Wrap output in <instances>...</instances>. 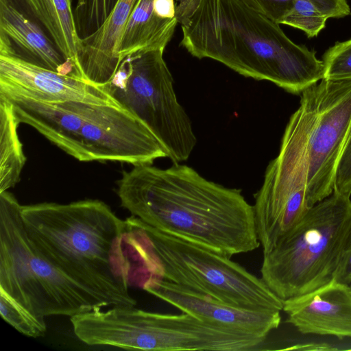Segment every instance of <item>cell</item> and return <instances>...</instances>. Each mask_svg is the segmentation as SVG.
I'll use <instances>...</instances> for the list:
<instances>
[{
    "label": "cell",
    "instance_id": "cell-1",
    "mask_svg": "<svg viewBox=\"0 0 351 351\" xmlns=\"http://www.w3.org/2000/svg\"><path fill=\"white\" fill-rule=\"evenodd\" d=\"M121 205L164 232L229 258L257 249L253 206L186 165H134L118 181Z\"/></svg>",
    "mask_w": 351,
    "mask_h": 351
},
{
    "label": "cell",
    "instance_id": "cell-2",
    "mask_svg": "<svg viewBox=\"0 0 351 351\" xmlns=\"http://www.w3.org/2000/svg\"><path fill=\"white\" fill-rule=\"evenodd\" d=\"M180 45L199 59L211 58L237 73L267 80L293 94L323 79L315 51L293 42L245 0H176Z\"/></svg>",
    "mask_w": 351,
    "mask_h": 351
},
{
    "label": "cell",
    "instance_id": "cell-3",
    "mask_svg": "<svg viewBox=\"0 0 351 351\" xmlns=\"http://www.w3.org/2000/svg\"><path fill=\"white\" fill-rule=\"evenodd\" d=\"M24 226L39 253L104 308L135 306L129 293L125 222L98 199L21 207Z\"/></svg>",
    "mask_w": 351,
    "mask_h": 351
},
{
    "label": "cell",
    "instance_id": "cell-4",
    "mask_svg": "<svg viewBox=\"0 0 351 351\" xmlns=\"http://www.w3.org/2000/svg\"><path fill=\"white\" fill-rule=\"evenodd\" d=\"M0 95L12 104L20 123L33 127L80 161L111 160L134 166L167 157L149 129L120 106Z\"/></svg>",
    "mask_w": 351,
    "mask_h": 351
},
{
    "label": "cell",
    "instance_id": "cell-5",
    "mask_svg": "<svg viewBox=\"0 0 351 351\" xmlns=\"http://www.w3.org/2000/svg\"><path fill=\"white\" fill-rule=\"evenodd\" d=\"M351 217V200L332 193L314 205L267 254L261 278L283 302L335 279Z\"/></svg>",
    "mask_w": 351,
    "mask_h": 351
},
{
    "label": "cell",
    "instance_id": "cell-6",
    "mask_svg": "<svg viewBox=\"0 0 351 351\" xmlns=\"http://www.w3.org/2000/svg\"><path fill=\"white\" fill-rule=\"evenodd\" d=\"M130 218L162 278L237 308L282 311L283 301L262 278L230 258Z\"/></svg>",
    "mask_w": 351,
    "mask_h": 351
},
{
    "label": "cell",
    "instance_id": "cell-7",
    "mask_svg": "<svg viewBox=\"0 0 351 351\" xmlns=\"http://www.w3.org/2000/svg\"><path fill=\"white\" fill-rule=\"evenodd\" d=\"M21 207L11 193L1 194L0 290L43 319L104 308L39 253L26 232Z\"/></svg>",
    "mask_w": 351,
    "mask_h": 351
},
{
    "label": "cell",
    "instance_id": "cell-8",
    "mask_svg": "<svg viewBox=\"0 0 351 351\" xmlns=\"http://www.w3.org/2000/svg\"><path fill=\"white\" fill-rule=\"evenodd\" d=\"M94 346L157 351H248L266 338L221 328L183 313L150 312L135 306L94 311L88 322Z\"/></svg>",
    "mask_w": 351,
    "mask_h": 351
},
{
    "label": "cell",
    "instance_id": "cell-9",
    "mask_svg": "<svg viewBox=\"0 0 351 351\" xmlns=\"http://www.w3.org/2000/svg\"><path fill=\"white\" fill-rule=\"evenodd\" d=\"M164 50H152L123 60L102 87L121 108L141 121L173 163L186 160L197 138L179 103Z\"/></svg>",
    "mask_w": 351,
    "mask_h": 351
},
{
    "label": "cell",
    "instance_id": "cell-10",
    "mask_svg": "<svg viewBox=\"0 0 351 351\" xmlns=\"http://www.w3.org/2000/svg\"><path fill=\"white\" fill-rule=\"evenodd\" d=\"M311 114L301 97L286 126L279 153L268 165L254 195L256 230L263 254L275 248L312 208L307 191Z\"/></svg>",
    "mask_w": 351,
    "mask_h": 351
},
{
    "label": "cell",
    "instance_id": "cell-11",
    "mask_svg": "<svg viewBox=\"0 0 351 351\" xmlns=\"http://www.w3.org/2000/svg\"><path fill=\"white\" fill-rule=\"evenodd\" d=\"M301 97L311 114L307 191L313 207L333 193L337 166L351 137V80L322 79Z\"/></svg>",
    "mask_w": 351,
    "mask_h": 351
},
{
    "label": "cell",
    "instance_id": "cell-12",
    "mask_svg": "<svg viewBox=\"0 0 351 351\" xmlns=\"http://www.w3.org/2000/svg\"><path fill=\"white\" fill-rule=\"evenodd\" d=\"M0 94L47 103L84 101L120 106L102 86L5 53H0Z\"/></svg>",
    "mask_w": 351,
    "mask_h": 351
},
{
    "label": "cell",
    "instance_id": "cell-13",
    "mask_svg": "<svg viewBox=\"0 0 351 351\" xmlns=\"http://www.w3.org/2000/svg\"><path fill=\"white\" fill-rule=\"evenodd\" d=\"M142 288L202 322L265 338L281 321L280 311L237 308L163 278H150Z\"/></svg>",
    "mask_w": 351,
    "mask_h": 351
},
{
    "label": "cell",
    "instance_id": "cell-14",
    "mask_svg": "<svg viewBox=\"0 0 351 351\" xmlns=\"http://www.w3.org/2000/svg\"><path fill=\"white\" fill-rule=\"evenodd\" d=\"M0 53L80 77L74 65L65 58L20 0H0Z\"/></svg>",
    "mask_w": 351,
    "mask_h": 351
},
{
    "label": "cell",
    "instance_id": "cell-15",
    "mask_svg": "<svg viewBox=\"0 0 351 351\" xmlns=\"http://www.w3.org/2000/svg\"><path fill=\"white\" fill-rule=\"evenodd\" d=\"M282 311L302 334L351 338V287L335 279L285 300Z\"/></svg>",
    "mask_w": 351,
    "mask_h": 351
},
{
    "label": "cell",
    "instance_id": "cell-16",
    "mask_svg": "<svg viewBox=\"0 0 351 351\" xmlns=\"http://www.w3.org/2000/svg\"><path fill=\"white\" fill-rule=\"evenodd\" d=\"M138 1L118 0L100 28L82 40L78 71L83 80L102 86L112 78L119 65L116 48Z\"/></svg>",
    "mask_w": 351,
    "mask_h": 351
},
{
    "label": "cell",
    "instance_id": "cell-17",
    "mask_svg": "<svg viewBox=\"0 0 351 351\" xmlns=\"http://www.w3.org/2000/svg\"><path fill=\"white\" fill-rule=\"evenodd\" d=\"M154 0H138L130 16L116 48L119 64L135 54L165 50L174 34L178 19L158 16Z\"/></svg>",
    "mask_w": 351,
    "mask_h": 351
},
{
    "label": "cell",
    "instance_id": "cell-18",
    "mask_svg": "<svg viewBox=\"0 0 351 351\" xmlns=\"http://www.w3.org/2000/svg\"><path fill=\"white\" fill-rule=\"evenodd\" d=\"M20 1L43 28L65 58L74 65L80 77L78 71V56L82 50V40L77 32L71 1Z\"/></svg>",
    "mask_w": 351,
    "mask_h": 351
},
{
    "label": "cell",
    "instance_id": "cell-19",
    "mask_svg": "<svg viewBox=\"0 0 351 351\" xmlns=\"http://www.w3.org/2000/svg\"><path fill=\"white\" fill-rule=\"evenodd\" d=\"M19 124L12 104L0 95V193L19 182L26 160L17 132Z\"/></svg>",
    "mask_w": 351,
    "mask_h": 351
},
{
    "label": "cell",
    "instance_id": "cell-20",
    "mask_svg": "<svg viewBox=\"0 0 351 351\" xmlns=\"http://www.w3.org/2000/svg\"><path fill=\"white\" fill-rule=\"evenodd\" d=\"M0 313L3 319L25 336L38 338L44 336L47 331L45 319L34 315L1 290H0Z\"/></svg>",
    "mask_w": 351,
    "mask_h": 351
},
{
    "label": "cell",
    "instance_id": "cell-21",
    "mask_svg": "<svg viewBox=\"0 0 351 351\" xmlns=\"http://www.w3.org/2000/svg\"><path fill=\"white\" fill-rule=\"evenodd\" d=\"M254 8L262 12L279 24L296 0H245ZM328 18H341L351 14L347 0H310Z\"/></svg>",
    "mask_w": 351,
    "mask_h": 351
},
{
    "label": "cell",
    "instance_id": "cell-22",
    "mask_svg": "<svg viewBox=\"0 0 351 351\" xmlns=\"http://www.w3.org/2000/svg\"><path fill=\"white\" fill-rule=\"evenodd\" d=\"M328 19L311 1L296 0L279 24L299 29L308 38H313L325 27Z\"/></svg>",
    "mask_w": 351,
    "mask_h": 351
},
{
    "label": "cell",
    "instance_id": "cell-23",
    "mask_svg": "<svg viewBox=\"0 0 351 351\" xmlns=\"http://www.w3.org/2000/svg\"><path fill=\"white\" fill-rule=\"evenodd\" d=\"M322 62L323 79L351 80V39L335 43L324 53Z\"/></svg>",
    "mask_w": 351,
    "mask_h": 351
},
{
    "label": "cell",
    "instance_id": "cell-24",
    "mask_svg": "<svg viewBox=\"0 0 351 351\" xmlns=\"http://www.w3.org/2000/svg\"><path fill=\"white\" fill-rule=\"evenodd\" d=\"M333 193L347 197H351V137L337 166Z\"/></svg>",
    "mask_w": 351,
    "mask_h": 351
},
{
    "label": "cell",
    "instance_id": "cell-25",
    "mask_svg": "<svg viewBox=\"0 0 351 351\" xmlns=\"http://www.w3.org/2000/svg\"><path fill=\"white\" fill-rule=\"evenodd\" d=\"M335 279L351 285V217L343 242Z\"/></svg>",
    "mask_w": 351,
    "mask_h": 351
},
{
    "label": "cell",
    "instance_id": "cell-26",
    "mask_svg": "<svg viewBox=\"0 0 351 351\" xmlns=\"http://www.w3.org/2000/svg\"><path fill=\"white\" fill-rule=\"evenodd\" d=\"M282 350H305V351H332V350H337L338 348H335L331 344L322 342V343H315V342H309L305 343H298L291 346H289L286 348H283Z\"/></svg>",
    "mask_w": 351,
    "mask_h": 351
},
{
    "label": "cell",
    "instance_id": "cell-27",
    "mask_svg": "<svg viewBox=\"0 0 351 351\" xmlns=\"http://www.w3.org/2000/svg\"><path fill=\"white\" fill-rule=\"evenodd\" d=\"M349 350H351V348H350V349H349Z\"/></svg>",
    "mask_w": 351,
    "mask_h": 351
},
{
    "label": "cell",
    "instance_id": "cell-28",
    "mask_svg": "<svg viewBox=\"0 0 351 351\" xmlns=\"http://www.w3.org/2000/svg\"><path fill=\"white\" fill-rule=\"evenodd\" d=\"M351 287V285H350Z\"/></svg>",
    "mask_w": 351,
    "mask_h": 351
}]
</instances>
